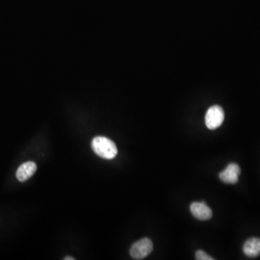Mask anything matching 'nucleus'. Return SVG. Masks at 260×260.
Returning a JSON list of instances; mask_svg holds the SVG:
<instances>
[{
    "mask_svg": "<svg viewBox=\"0 0 260 260\" xmlns=\"http://www.w3.org/2000/svg\"><path fill=\"white\" fill-rule=\"evenodd\" d=\"M91 147L97 155L104 159H114L117 155L116 144L106 137H95L92 141Z\"/></svg>",
    "mask_w": 260,
    "mask_h": 260,
    "instance_id": "nucleus-1",
    "label": "nucleus"
},
{
    "mask_svg": "<svg viewBox=\"0 0 260 260\" xmlns=\"http://www.w3.org/2000/svg\"><path fill=\"white\" fill-rule=\"evenodd\" d=\"M153 249V244L151 240L144 238L136 241L131 247V257L135 260H143L148 256Z\"/></svg>",
    "mask_w": 260,
    "mask_h": 260,
    "instance_id": "nucleus-2",
    "label": "nucleus"
},
{
    "mask_svg": "<svg viewBox=\"0 0 260 260\" xmlns=\"http://www.w3.org/2000/svg\"><path fill=\"white\" fill-rule=\"evenodd\" d=\"M224 109L219 106H213L207 110L205 115V124L207 128L213 130L218 128L224 122Z\"/></svg>",
    "mask_w": 260,
    "mask_h": 260,
    "instance_id": "nucleus-3",
    "label": "nucleus"
},
{
    "mask_svg": "<svg viewBox=\"0 0 260 260\" xmlns=\"http://www.w3.org/2000/svg\"><path fill=\"white\" fill-rule=\"evenodd\" d=\"M191 213L193 216L200 221H207L213 216L211 209L205 204L204 202H195L190 205Z\"/></svg>",
    "mask_w": 260,
    "mask_h": 260,
    "instance_id": "nucleus-4",
    "label": "nucleus"
},
{
    "mask_svg": "<svg viewBox=\"0 0 260 260\" xmlns=\"http://www.w3.org/2000/svg\"><path fill=\"white\" fill-rule=\"evenodd\" d=\"M241 173V169L236 164H230L225 170L221 172L219 178L226 184H236L238 181V176Z\"/></svg>",
    "mask_w": 260,
    "mask_h": 260,
    "instance_id": "nucleus-5",
    "label": "nucleus"
},
{
    "mask_svg": "<svg viewBox=\"0 0 260 260\" xmlns=\"http://www.w3.org/2000/svg\"><path fill=\"white\" fill-rule=\"evenodd\" d=\"M37 170V166L33 161L24 163L20 166L16 172V177L21 182L27 181L31 177Z\"/></svg>",
    "mask_w": 260,
    "mask_h": 260,
    "instance_id": "nucleus-6",
    "label": "nucleus"
},
{
    "mask_svg": "<svg viewBox=\"0 0 260 260\" xmlns=\"http://www.w3.org/2000/svg\"><path fill=\"white\" fill-rule=\"evenodd\" d=\"M245 255L249 258H257L260 255V238H249L243 247Z\"/></svg>",
    "mask_w": 260,
    "mask_h": 260,
    "instance_id": "nucleus-7",
    "label": "nucleus"
},
{
    "mask_svg": "<svg viewBox=\"0 0 260 260\" xmlns=\"http://www.w3.org/2000/svg\"><path fill=\"white\" fill-rule=\"evenodd\" d=\"M195 258L198 260H215V258H212L210 255L202 250H198L195 254Z\"/></svg>",
    "mask_w": 260,
    "mask_h": 260,
    "instance_id": "nucleus-8",
    "label": "nucleus"
},
{
    "mask_svg": "<svg viewBox=\"0 0 260 260\" xmlns=\"http://www.w3.org/2000/svg\"><path fill=\"white\" fill-rule=\"evenodd\" d=\"M64 260H75V258H72V257H67V258H64Z\"/></svg>",
    "mask_w": 260,
    "mask_h": 260,
    "instance_id": "nucleus-9",
    "label": "nucleus"
}]
</instances>
